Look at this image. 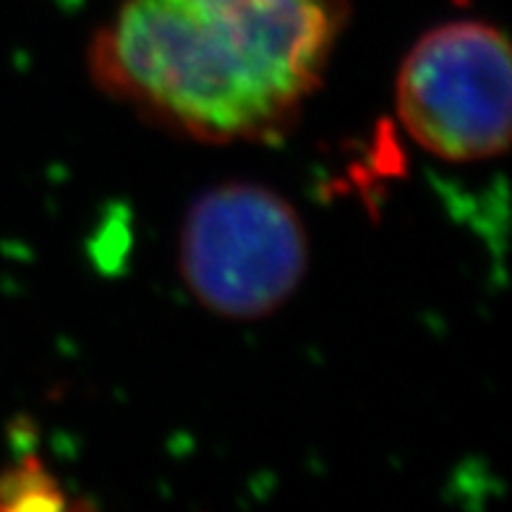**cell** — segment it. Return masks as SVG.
<instances>
[{"instance_id":"3957f363","label":"cell","mask_w":512,"mask_h":512,"mask_svg":"<svg viewBox=\"0 0 512 512\" xmlns=\"http://www.w3.org/2000/svg\"><path fill=\"white\" fill-rule=\"evenodd\" d=\"M510 45L476 19L426 32L395 81L400 123L418 147L447 162H481L510 144Z\"/></svg>"},{"instance_id":"7a4b0ae2","label":"cell","mask_w":512,"mask_h":512,"mask_svg":"<svg viewBox=\"0 0 512 512\" xmlns=\"http://www.w3.org/2000/svg\"><path fill=\"white\" fill-rule=\"evenodd\" d=\"M178 264L191 296L217 317H270L304 283L309 236L277 191L228 181L196 196L186 212Z\"/></svg>"},{"instance_id":"6da1fadb","label":"cell","mask_w":512,"mask_h":512,"mask_svg":"<svg viewBox=\"0 0 512 512\" xmlns=\"http://www.w3.org/2000/svg\"><path fill=\"white\" fill-rule=\"evenodd\" d=\"M345 0H123L95 34V84L196 142H264L322 87Z\"/></svg>"},{"instance_id":"277c9868","label":"cell","mask_w":512,"mask_h":512,"mask_svg":"<svg viewBox=\"0 0 512 512\" xmlns=\"http://www.w3.org/2000/svg\"><path fill=\"white\" fill-rule=\"evenodd\" d=\"M66 505L55 481L37 460H24L0 476V510H29V507Z\"/></svg>"}]
</instances>
